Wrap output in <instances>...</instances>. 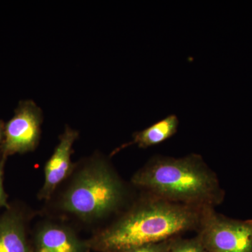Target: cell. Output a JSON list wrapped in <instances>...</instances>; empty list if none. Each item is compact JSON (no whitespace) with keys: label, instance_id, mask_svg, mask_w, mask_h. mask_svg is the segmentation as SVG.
Wrapping results in <instances>:
<instances>
[{"label":"cell","instance_id":"cell-9","mask_svg":"<svg viewBox=\"0 0 252 252\" xmlns=\"http://www.w3.org/2000/svg\"><path fill=\"white\" fill-rule=\"evenodd\" d=\"M178 126V118L175 114H172L143 130L135 132L133 140L122 147L130 144H137L140 148L147 149L161 144L175 135Z\"/></svg>","mask_w":252,"mask_h":252},{"label":"cell","instance_id":"cell-3","mask_svg":"<svg viewBox=\"0 0 252 252\" xmlns=\"http://www.w3.org/2000/svg\"><path fill=\"white\" fill-rule=\"evenodd\" d=\"M127 190L109 162L95 157L75 174L64 190L59 207L84 221L102 220L119 210Z\"/></svg>","mask_w":252,"mask_h":252},{"label":"cell","instance_id":"cell-8","mask_svg":"<svg viewBox=\"0 0 252 252\" xmlns=\"http://www.w3.org/2000/svg\"><path fill=\"white\" fill-rule=\"evenodd\" d=\"M0 252H31L22 218L14 212L0 219Z\"/></svg>","mask_w":252,"mask_h":252},{"label":"cell","instance_id":"cell-2","mask_svg":"<svg viewBox=\"0 0 252 252\" xmlns=\"http://www.w3.org/2000/svg\"><path fill=\"white\" fill-rule=\"evenodd\" d=\"M132 183L147 193L189 206L215 208L224 199L216 174L198 154L155 157L136 172Z\"/></svg>","mask_w":252,"mask_h":252},{"label":"cell","instance_id":"cell-11","mask_svg":"<svg viewBox=\"0 0 252 252\" xmlns=\"http://www.w3.org/2000/svg\"><path fill=\"white\" fill-rule=\"evenodd\" d=\"M174 238L158 242V243L145 244L127 249L121 252H170Z\"/></svg>","mask_w":252,"mask_h":252},{"label":"cell","instance_id":"cell-12","mask_svg":"<svg viewBox=\"0 0 252 252\" xmlns=\"http://www.w3.org/2000/svg\"><path fill=\"white\" fill-rule=\"evenodd\" d=\"M4 159L0 162V207H8L7 200L3 187V165Z\"/></svg>","mask_w":252,"mask_h":252},{"label":"cell","instance_id":"cell-4","mask_svg":"<svg viewBox=\"0 0 252 252\" xmlns=\"http://www.w3.org/2000/svg\"><path fill=\"white\" fill-rule=\"evenodd\" d=\"M197 231L207 252H252V220H232L207 207Z\"/></svg>","mask_w":252,"mask_h":252},{"label":"cell","instance_id":"cell-13","mask_svg":"<svg viewBox=\"0 0 252 252\" xmlns=\"http://www.w3.org/2000/svg\"><path fill=\"white\" fill-rule=\"evenodd\" d=\"M3 140H4V130H3L1 123H0V149L2 148Z\"/></svg>","mask_w":252,"mask_h":252},{"label":"cell","instance_id":"cell-10","mask_svg":"<svg viewBox=\"0 0 252 252\" xmlns=\"http://www.w3.org/2000/svg\"><path fill=\"white\" fill-rule=\"evenodd\" d=\"M170 252H207L198 237L183 239L174 238Z\"/></svg>","mask_w":252,"mask_h":252},{"label":"cell","instance_id":"cell-1","mask_svg":"<svg viewBox=\"0 0 252 252\" xmlns=\"http://www.w3.org/2000/svg\"><path fill=\"white\" fill-rule=\"evenodd\" d=\"M207 207L189 206L147 193L112 224L87 240L91 250L121 252L198 230Z\"/></svg>","mask_w":252,"mask_h":252},{"label":"cell","instance_id":"cell-5","mask_svg":"<svg viewBox=\"0 0 252 252\" xmlns=\"http://www.w3.org/2000/svg\"><path fill=\"white\" fill-rule=\"evenodd\" d=\"M42 121V111L34 101L21 102L14 117L5 126L1 148L3 159L35 149L40 139Z\"/></svg>","mask_w":252,"mask_h":252},{"label":"cell","instance_id":"cell-7","mask_svg":"<svg viewBox=\"0 0 252 252\" xmlns=\"http://www.w3.org/2000/svg\"><path fill=\"white\" fill-rule=\"evenodd\" d=\"M87 240H81L65 225L46 223L36 231L34 252H90Z\"/></svg>","mask_w":252,"mask_h":252},{"label":"cell","instance_id":"cell-6","mask_svg":"<svg viewBox=\"0 0 252 252\" xmlns=\"http://www.w3.org/2000/svg\"><path fill=\"white\" fill-rule=\"evenodd\" d=\"M79 137V132L67 127L61 135L54 153L44 167V182L39 193L41 200H49L56 189L72 171L73 145Z\"/></svg>","mask_w":252,"mask_h":252}]
</instances>
